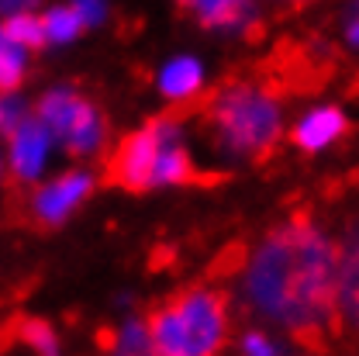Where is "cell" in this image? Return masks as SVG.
Instances as JSON below:
<instances>
[{
  "label": "cell",
  "instance_id": "1",
  "mask_svg": "<svg viewBox=\"0 0 359 356\" xmlns=\"http://www.w3.org/2000/svg\"><path fill=\"white\" fill-rule=\"evenodd\" d=\"M339 246L314 228L308 211H294L256 246L245 291L259 312L283 325L304 350L325 353L335 329Z\"/></svg>",
  "mask_w": 359,
  "mask_h": 356
},
{
  "label": "cell",
  "instance_id": "2",
  "mask_svg": "<svg viewBox=\"0 0 359 356\" xmlns=\"http://www.w3.org/2000/svg\"><path fill=\"white\" fill-rule=\"evenodd\" d=\"M280 97H273L256 73H228L222 84L211 90H197L190 97H180L177 104L163 114H170L173 121L197 118L201 128H208L211 138L218 142V149L242 156L249 163H266L276 152L283 128H280Z\"/></svg>",
  "mask_w": 359,
  "mask_h": 356
},
{
  "label": "cell",
  "instance_id": "3",
  "mask_svg": "<svg viewBox=\"0 0 359 356\" xmlns=\"http://www.w3.org/2000/svg\"><path fill=\"white\" fill-rule=\"evenodd\" d=\"M142 322L149 332V353L163 356L218 353L231 336L228 294L208 287H183L177 294L149 305Z\"/></svg>",
  "mask_w": 359,
  "mask_h": 356
},
{
  "label": "cell",
  "instance_id": "4",
  "mask_svg": "<svg viewBox=\"0 0 359 356\" xmlns=\"http://www.w3.org/2000/svg\"><path fill=\"white\" fill-rule=\"evenodd\" d=\"M39 118L45 121V128L55 135L66 152L73 156H90L104 145L107 138V118L100 107H93L90 100L69 93V90H52L45 93L39 104Z\"/></svg>",
  "mask_w": 359,
  "mask_h": 356
},
{
  "label": "cell",
  "instance_id": "5",
  "mask_svg": "<svg viewBox=\"0 0 359 356\" xmlns=\"http://www.w3.org/2000/svg\"><path fill=\"white\" fill-rule=\"evenodd\" d=\"M93 190V180L87 173H62L52 183L32 187L25 194H11V222L35 228V232H48L62 222L83 197Z\"/></svg>",
  "mask_w": 359,
  "mask_h": 356
},
{
  "label": "cell",
  "instance_id": "6",
  "mask_svg": "<svg viewBox=\"0 0 359 356\" xmlns=\"http://www.w3.org/2000/svg\"><path fill=\"white\" fill-rule=\"evenodd\" d=\"M159 142H163V132L156 118H149V125L138 132L121 135V142L104 163V187H121L128 194H145L149 187H156L152 173H156Z\"/></svg>",
  "mask_w": 359,
  "mask_h": 356
},
{
  "label": "cell",
  "instance_id": "7",
  "mask_svg": "<svg viewBox=\"0 0 359 356\" xmlns=\"http://www.w3.org/2000/svg\"><path fill=\"white\" fill-rule=\"evenodd\" d=\"M180 14L194 18L211 32H231L245 39H263V21L252 0H177Z\"/></svg>",
  "mask_w": 359,
  "mask_h": 356
},
{
  "label": "cell",
  "instance_id": "8",
  "mask_svg": "<svg viewBox=\"0 0 359 356\" xmlns=\"http://www.w3.org/2000/svg\"><path fill=\"white\" fill-rule=\"evenodd\" d=\"M335 329L359 339V222L349 225L339 246V284H335Z\"/></svg>",
  "mask_w": 359,
  "mask_h": 356
},
{
  "label": "cell",
  "instance_id": "9",
  "mask_svg": "<svg viewBox=\"0 0 359 356\" xmlns=\"http://www.w3.org/2000/svg\"><path fill=\"white\" fill-rule=\"evenodd\" d=\"M11 166H14V180H32L45 163V145H48V132L39 111L32 118H18L11 128ZM11 180V183H14Z\"/></svg>",
  "mask_w": 359,
  "mask_h": 356
},
{
  "label": "cell",
  "instance_id": "10",
  "mask_svg": "<svg viewBox=\"0 0 359 356\" xmlns=\"http://www.w3.org/2000/svg\"><path fill=\"white\" fill-rule=\"evenodd\" d=\"M18 343H25L28 350L45 353V356H52L55 350H59L52 325L42 322V318H32V315H11V322L0 329V353L14 350Z\"/></svg>",
  "mask_w": 359,
  "mask_h": 356
},
{
  "label": "cell",
  "instance_id": "11",
  "mask_svg": "<svg viewBox=\"0 0 359 356\" xmlns=\"http://www.w3.org/2000/svg\"><path fill=\"white\" fill-rule=\"evenodd\" d=\"M346 132H349L346 114H342L339 107H321V111L308 114V118L290 132V138H294V145H301L304 152H314V149H321V145L342 138Z\"/></svg>",
  "mask_w": 359,
  "mask_h": 356
},
{
  "label": "cell",
  "instance_id": "12",
  "mask_svg": "<svg viewBox=\"0 0 359 356\" xmlns=\"http://www.w3.org/2000/svg\"><path fill=\"white\" fill-rule=\"evenodd\" d=\"M0 35H4L7 42L21 45V48H32V52H39V48L48 42V39H45L42 18H35V14H28V11L4 14V21H0Z\"/></svg>",
  "mask_w": 359,
  "mask_h": 356
},
{
  "label": "cell",
  "instance_id": "13",
  "mask_svg": "<svg viewBox=\"0 0 359 356\" xmlns=\"http://www.w3.org/2000/svg\"><path fill=\"white\" fill-rule=\"evenodd\" d=\"M201 80H204V73H201V66L194 62V59H173L166 70H163V77H159V87L166 97H190V93H197L201 90Z\"/></svg>",
  "mask_w": 359,
  "mask_h": 356
},
{
  "label": "cell",
  "instance_id": "14",
  "mask_svg": "<svg viewBox=\"0 0 359 356\" xmlns=\"http://www.w3.org/2000/svg\"><path fill=\"white\" fill-rule=\"evenodd\" d=\"M100 339V350H118V353H149V332H145V322L135 318L128 322L121 332L114 329H100L97 332Z\"/></svg>",
  "mask_w": 359,
  "mask_h": 356
},
{
  "label": "cell",
  "instance_id": "15",
  "mask_svg": "<svg viewBox=\"0 0 359 356\" xmlns=\"http://www.w3.org/2000/svg\"><path fill=\"white\" fill-rule=\"evenodd\" d=\"M45 25V39H55V42H66V39H76L83 28H87V18L76 11V4L69 7H55L42 18Z\"/></svg>",
  "mask_w": 359,
  "mask_h": 356
},
{
  "label": "cell",
  "instance_id": "16",
  "mask_svg": "<svg viewBox=\"0 0 359 356\" xmlns=\"http://www.w3.org/2000/svg\"><path fill=\"white\" fill-rule=\"evenodd\" d=\"M21 84H25V52L21 45L0 35V93H14Z\"/></svg>",
  "mask_w": 359,
  "mask_h": 356
},
{
  "label": "cell",
  "instance_id": "17",
  "mask_svg": "<svg viewBox=\"0 0 359 356\" xmlns=\"http://www.w3.org/2000/svg\"><path fill=\"white\" fill-rule=\"evenodd\" d=\"M73 4H76V11L87 18V25L100 21V0H73Z\"/></svg>",
  "mask_w": 359,
  "mask_h": 356
},
{
  "label": "cell",
  "instance_id": "18",
  "mask_svg": "<svg viewBox=\"0 0 359 356\" xmlns=\"http://www.w3.org/2000/svg\"><path fill=\"white\" fill-rule=\"evenodd\" d=\"M346 39L359 45V4H353V11L346 14Z\"/></svg>",
  "mask_w": 359,
  "mask_h": 356
},
{
  "label": "cell",
  "instance_id": "19",
  "mask_svg": "<svg viewBox=\"0 0 359 356\" xmlns=\"http://www.w3.org/2000/svg\"><path fill=\"white\" fill-rule=\"evenodd\" d=\"M245 353H273V346H269L263 336H249L245 339Z\"/></svg>",
  "mask_w": 359,
  "mask_h": 356
},
{
  "label": "cell",
  "instance_id": "20",
  "mask_svg": "<svg viewBox=\"0 0 359 356\" xmlns=\"http://www.w3.org/2000/svg\"><path fill=\"white\" fill-rule=\"evenodd\" d=\"M35 0H0V18L4 14H14V11H25V7H32Z\"/></svg>",
  "mask_w": 359,
  "mask_h": 356
},
{
  "label": "cell",
  "instance_id": "21",
  "mask_svg": "<svg viewBox=\"0 0 359 356\" xmlns=\"http://www.w3.org/2000/svg\"><path fill=\"white\" fill-rule=\"evenodd\" d=\"M287 4H294V7H304V4H311V0H287Z\"/></svg>",
  "mask_w": 359,
  "mask_h": 356
},
{
  "label": "cell",
  "instance_id": "22",
  "mask_svg": "<svg viewBox=\"0 0 359 356\" xmlns=\"http://www.w3.org/2000/svg\"><path fill=\"white\" fill-rule=\"evenodd\" d=\"M0 125H4V107H0Z\"/></svg>",
  "mask_w": 359,
  "mask_h": 356
},
{
  "label": "cell",
  "instance_id": "23",
  "mask_svg": "<svg viewBox=\"0 0 359 356\" xmlns=\"http://www.w3.org/2000/svg\"><path fill=\"white\" fill-rule=\"evenodd\" d=\"M356 183H359V177H356Z\"/></svg>",
  "mask_w": 359,
  "mask_h": 356
}]
</instances>
